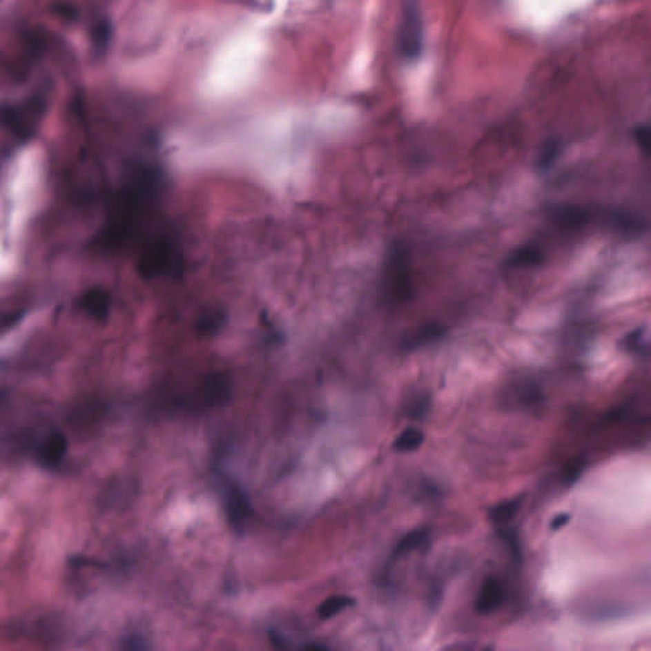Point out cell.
I'll return each instance as SVG.
<instances>
[{
    "label": "cell",
    "instance_id": "6da1fadb",
    "mask_svg": "<svg viewBox=\"0 0 651 651\" xmlns=\"http://www.w3.org/2000/svg\"><path fill=\"white\" fill-rule=\"evenodd\" d=\"M161 173L154 168H142L120 193L111 222L105 232V244L120 246L137 232L149 214L157 209L161 193Z\"/></svg>",
    "mask_w": 651,
    "mask_h": 651
},
{
    "label": "cell",
    "instance_id": "7a4b0ae2",
    "mask_svg": "<svg viewBox=\"0 0 651 651\" xmlns=\"http://www.w3.org/2000/svg\"><path fill=\"white\" fill-rule=\"evenodd\" d=\"M137 270L145 279L178 276L182 270V258L176 238L168 233L152 238L139 258Z\"/></svg>",
    "mask_w": 651,
    "mask_h": 651
},
{
    "label": "cell",
    "instance_id": "3957f363",
    "mask_svg": "<svg viewBox=\"0 0 651 651\" xmlns=\"http://www.w3.org/2000/svg\"><path fill=\"white\" fill-rule=\"evenodd\" d=\"M383 289L392 303L407 302L412 295V267L409 249L401 242H394L388 249Z\"/></svg>",
    "mask_w": 651,
    "mask_h": 651
},
{
    "label": "cell",
    "instance_id": "277c9868",
    "mask_svg": "<svg viewBox=\"0 0 651 651\" xmlns=\"http://www.w3.org/2000/svg\"><path fill=\"white\" fill-rule=\"evenodd\" d=\"M397 48L401 57L409 61L418 60L424 50V18L420 4L406 1L403 4L397 31Z\"/></svg>",
    "mask_w": 651,
    "mask_h": 651
},
{
    "label": "cell",
    "instance_id": "5b68a950",
    "mask_svg": "<svg viewBox=\"0 0 651 651\" xmlns=\"http://www.w3.org/2000/svg\"><path fill=\"white\" fill-rule=\"evenodd\" d=\"M220 491L224 503L225 513L231 525L237 531H242L251 516V505L244 492L228 478L220 480Z\"/></svg>",
    "mask_w": 651,
    "mask_h": 651
},
{
    "label": "cell",
    "instance_id": "8992f818",
    "mask_svg": "<svg viewBox=\"0 0 651 651\" xmlns=\"http://www.w3.org/2000/svg\"><path fill=\"white\" fill-rule=\"evenodd\" d=\"M229 392H231V385L228 378L224 374L215 373L202 382L199 397L205 406L211 407V406H217L220 403L226 402L229 400Z\"/></svg>",
    "mask_w": 651,
    "mask_h": 651
},
{
    "label": "cell",
    "instance_id": "52a82bcc",
    "mask_svg": "<svg viewBox=\"0 0 651 651\" xmlns=\"http://www.w3.org/2000/svg\"><path fill=\"white\" fill-rule=\"evenodd\" d=\"M504 601V589L496 578H487L476 598L474 608L480 614H489L496 611Z\"/></svg>",
    "mask_w": 651,
    "mask_h": 651
},
{
    "label": "cell",
    "instance_id": "ba28073f",
    "mask_svg": "<svg viewBox=\"0 0 651 651\" xmlns=\"http://www.w3.org/2000/svg\"><path fill=\"white\" fill-rule=\"evenodd\" d=\"M68 450V440L61 433H52L41 445L39 462L42 466L54 467L61 462Z\"/></svg>",
    "mask_w": 651,
    "mask_h": 651
},
{
    "label": "cell",
    "instance_id": "9c48e42d",
    "mask_svg": "<svg viewBox=\"0 0 651 651\" xmlns=\"http://www.w3.org/2000/svg\"><path fill=\"white\" fill-rule=\"evenodd\" d=\"M81 307L93 318L105 321L110 313V295L104 289H92L81 297Z\"/></svg>",
    "mask_w": 651,
    "mask_h": 651
},
{
    "label": "cell",
    "instance_id": "30bf717a",
    "mask_svg": "<svg viewBox=\"0 0 651 651\" xmlns=\"http://www.w3.org/2000/svg\"><path fill=\"white\" fill-rule=\"evenodd\" d=\"M425 440L424 433L418 427H407L394 440V449L400 453H411L418 450Z\"/></svg>",
    "mask_w": 651,
    "mask_h": 651
},
{
    "label": "cell",
    "instance_id": "8fae6325",
    "mask_svg": "<svg viewBox=\"0 0 651 651\" xmlns=\"http://www.w3.org/2000/svg\"><path fill=\"white\" fill-rule=\"evenodd\" d=\"M542 260V252L536 246H523L516 249L509 258V265L512 267H531L537 265Z\"/></svg>",
    "mask_w": 651,
    "mask_h": 651
},
{
    "label": "cell",
    "instance_id": "7c38bea8",
    "mask_svg": "<svg viewBox=\"0 0 651 651\" xmlns=\"http://www.w3.org/2000/svg\"><path fill=\"white\" fill-rule=\"evenodd\" d=\"M521 507H522V500L521 498H510L507 501H503V503L498 504L496 507L491 509V521L498 523V524L509 522L519 512Z\"/></svg>",
    "mask_w": 651,
    "mask_h": 651
},
{
    "label": "cell",
    "instance_id": "4fadbf2b",
    "mask_svg": "<svg viewBox=\"0 0 651 651\" xmlns=\"http://www.w3.org/2000/svg\"><path fill=\"white\" fill-rule=\"evenodd\" d=\"M354 604V599L346 595H335L326 599L318 608V614L323 619H332L340 612Z\"/></svg>",
    "mask_w": 651,
    "mask_h": 651
},
{
    "label": "cell",
    "instance_id": "5bb4252c",
    "mask_svg": "<svg viewBox=\"0 0 651 651\" xmlns=\"http://www.w3.org/2000/svg\"><path fill=\"white\" fill-rule=\"evenodd\" d=\"M429 532L427 529H416V531L407 533L401 541L397 543L394 555L402 556L406 554H410L411 551L416 550L420 546H422L427 541Z\"/></svg>",
    "mask_w": 651,
    "mask_h": 651
},
{
    "label": "cell",
    "instance_id": "9a60e30c",
    "mask_svg": "<svg viewBox=\"0 0 651 651\" xmlns=\"http://www.w3.org/2000/svg\"><path fill=\"white\" fill-rule=\"evenodd\" d=\"M224 322V313L222 311H208L202 313L197 321V331L202 335H211L217 332Z\"/></svg>",
    "mask_w": 651,
    "mask_h": 651
},
{
    "label": "cell",
    "instance_id": "2e32d148",
    "mask_svg": "<svg viewBox=\"0 0 651 651\" xmlns=\"http://www.w3.org/2000/svg\"><path fill=\"white\" fill-rule=\"evenodd\" d=\"M560 152H561V143L558 140L547 142L546 144L542 146L541 152H539L538 161H537L539 168H550L555 163L556 159L558 158Z\"/></svg>",
    "mask_w": 651,
    "mask_h": 651
},
{
    "label": "cell",
    "instance_id": "e0dca14e",
    "mask_svg": "<svg viewBox=\"0 0 651 651\" xmlns=\"http://www.w3.org/2000/svg\"><path fill=\"white\" fill-rule=\"evenodd\" d=\"M439 332H440V331H439L438 327L427 326L425 329L418 330L415 335H412L410 341L407 342V345L410 346V347H416V346L422 345V344H425L427 341L434 340V338L439 335Z\"/></svg>",
    "mask_w": 651,
    "mask_h": 651
},
{
    "label": "cell",
    "instance_id": "ac0fdd59",
    "mask_svg": "<svg viewBox=\"0 0 651 651\" xmlns=\"http://www.w3.org/2000/svg\"><path fill=\"white\" fill-rule=\"evenodd\" d=\"M634 139L636 144L639 145L641 153H649V145H650V128L648 125H637L634 129Z\"/></svg>",
    "mask_w": 651,
    "mask_h": 651
},
{
    "label": "cell",
    "instance_id": "d6986e66",
    "mask_svg": "<svg viewBox=\"0 0 651 651\" xmlns=\"http://www.w3.org/2000/svg\"><path fill=\"white\" fill-rule=\"evenodd\" d=\"M584 465H585V463L580 458L571 460L570 463L567 465V467L565 468V474H563L565 483H575V481L579 478L581 471H583V468H584Z\"/></svg>",
    "mask_w": 651,
    "mask_h": 651
},
{
    "label": "cell",
    "instance_id": "ffe728a7",
    "mask_svg": "<svg viewBox=\"0 0 651 651\" xmlns=\"http://www.w3.org/2000/svg\"><path fill=\"white\" fill-rule=\"evenodd\" d=\"M643 333H645V331H643V329H639V330L631 332L628 338V347L632 349V350L640 349V347L643 346Z\"/></svg>",
    "mask_w": 651,
    "mask_h": 651
},
{
    "label": "cell",
    "instance_id": "44dd1931",
    "mask_svg": "<svg viewBox=\"0 0 651 651\" xmlns=\"http://www.w3.org/2000/svg\"><path fill=\"white\" fill-rule=\"evenodd\" d=\"M570 519L571 515L567 514V513L556 515L555 518L552 519V522H551V529H552V531L561 529L567 523L570 522Z\"/></svg>",
    "mask_w": 651,
    "mask_h": 651
},
{
    "label": "cell",
    "instance_id": "7402d4cb",
    "mask_svg": "<svg viewBox=\"0 0 651 651\" xmlns=\"http://www.w3.org/2000/svg\"><path fill=\"white\" fill-rule=\"evenodd\" d=\"M303 651H329V649L324 648V646H322V645L313 643V645H308Z\"/></svg>",
    "mask_w": 651,
    "mask_h": 651
}]
</instances>
